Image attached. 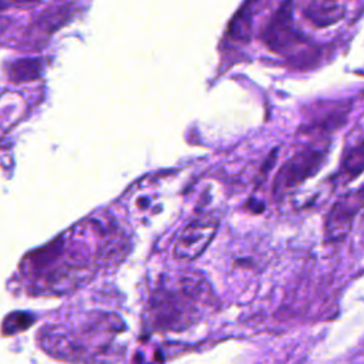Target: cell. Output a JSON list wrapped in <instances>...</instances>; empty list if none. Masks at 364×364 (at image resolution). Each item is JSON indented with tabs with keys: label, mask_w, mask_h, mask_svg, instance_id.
Returning a JSON list of instances; mask_svg holds the SVG:
<instances>
[{
	"label": "cell",
	"mask_w": 364,
	"mask_h": 364,
	"mask_svg": "<svg viewBox=\"0 0 364 364\" xmlns=\"http://www.w3.org/2000/svg\"><path fill=\"white\" fill-rule=\"evenodd\" d=\"M209 299L206 282L196 274H185L156 287L149 300V317L156 327L183 328L195 321Z\"/></svg>",
	"instance_id": "1"
},
{
	"label": "cell",
	"mask_w": 364,
	"mask_h": 364,
	"mask_svg": "<svg viewBox=\"0 0 364 364\" xmlns=\"http://www.w3.org/2000/svg\"><path fill=\"white\" fill-rule=\"evenodd\" d=\"M330 141L318 139L296 151L279 169L274 179V192L284 195L307 179L313 178L326 164Z\"/></svg>",
	"instance_id": "2"
},
{
	"label": "cell",
	"mask_w": 364,
	"mask_h": 364,
	"mask_svg": "<svg viewBox=\"0 0 364 364\" xmlns=\"http://www.w3.org/2000/svg\"><path fill=\"white\" fill-rule=\"evenodd\" d=\"M364 209V182L341 195L328 209L324 219L326 243H340L351 232L355 216Z\"/></svg>",
	"instance_id": "3"
},
{
	"label": "cell",
	"mask_w": 364,
	"mask_h": 364,
	"mask_svg": "<svg viewBox=\"0 0 364 364\" xmlns=\"http://www.w3.org/2000/svg\"><path fill=\"white\" fill-rule=\"evenodd\" d=\"M291 7V3H283L264 28V41L276 53H291L309 46L307 38L294 24Z\"/></svg>",
	"instance_id": "4"
},
{
	"label": "cell",
	"mask_w": 364,
	"mask_h": 364,
	"mask_svg": "<svg viewBox=\"0 0 364 364\" xmlns=\"http://www.w3.org/2000/svg\"><path fill=\"white\" fill-rule=\"evenodd\" d=\"M218 229L215 216H199L189 222L179 233L173 245V256L179 260L196 259L210 243Z\"/></svg>",
	"instance_id": "5"
},
{
	"label": "cell",
	"mask_w": 364,
	"mask_h": 364,
	"mask_svg": "<svg viewBox=\"0 0 364 364\" xmlns=\"http://www.w3.org/2000/svg\"><path fill=\"white\" fill-rule=\"evenodd\" d=\"M304 18L316 28L330 27L346 16V4L337 1H309L303 4Z\"/></svg>",
	"instance_id": "6"
},
{
	"label": "cell",
	"mask_w": 364,
	"mask_h": 364,
	"mask_svg": "<svg viewBox=\"0 0 364 364\" xmlns=\"http://www.w3.org/2000/svg\"><path fill=\"white\" fill-rule=\"evenodd\" d=\"M364 172V136L344 149L333 183L347 185Z\"/></svg>",
	"instance_id": "7"
},
{
	"label": "cell",
	"mask_w": 364,
	"mask_h": 364,
	"mask_svg": "<svg viewBox=\"0 0 364 364\" xmlns=\"http://www.w3.org/2000/svg\"><path fill=\"white\" fill-rule=\"evenodd\" d=\"M41 71V64L37 60H20L14 64H11L10 68V77L14 78V81H30L33 78H37Z\"/></svg>",
	"instance_id": "8"
},
{
	"label": "cell",
	"mask_w": 364,
	"mask_h": 364,
	"mask_svg": "<svg viewBox=\"0 0 364 364\" xmlns=\"http://www.w3.org/2000/svg\"><path fill=\"white\" fill-rule=\"evenodd\" d=\"M363 229H364V219H363Z\"/></svg>",
	"instance_id": "9"
}]
</instances>
